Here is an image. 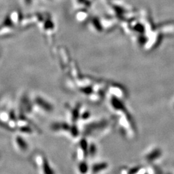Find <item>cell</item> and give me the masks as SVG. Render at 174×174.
I'll return each mask as SVG.
<instances>
[{
  "label": "cell",
  "instance_id": "2",
  "mask_svg": "<svg viewBox=\"0 0 174 174\" xmlns=\"http://www.w3.org/2000/svg\"><path fill=\"white\" fill-rule=\"evenodd\" d=\"M79 170L81 171V173H85L86 172L87 170V166L85 164V163H81V164L79 165Z\"/></svg>",
  "mask_w": 174,
  "mask_h": 174
},
{
  "label": "cell",
  "instance_id": "1",
  "mask_svg": "<svg viewBox=\"0 0 174 174\" xmlns=\"http://www.w3.org/2000/svg\"><path fill=\"white\" fill-rule=\"evenodd\" d=\"M107 165L106 163H99V164H96L93 167H92V171L94 173H97L101 170H105L106 168Z\"/></svg>",
  "mask_w": 174,
  "mask_h": 174
}]
</instances>
